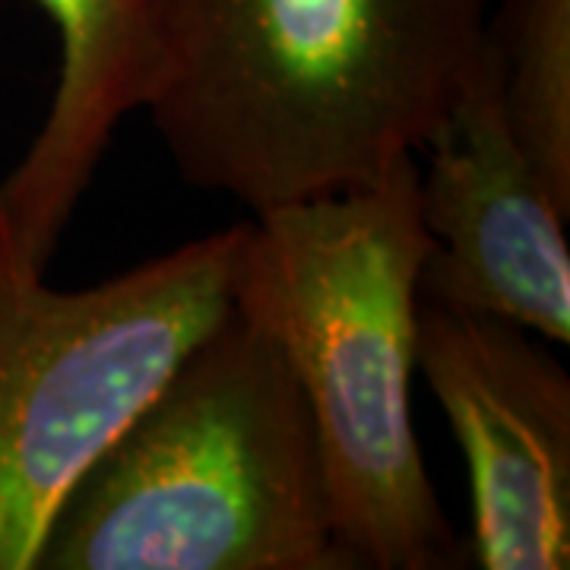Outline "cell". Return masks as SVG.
Wrapping results in <instances>:
<instances>
[{
	"instance_id": "6da1fadb",
	"label": "cell",
	"mask_w": 570,
	"mask_h": 570,
	"mask_svg": "<svg viewBox=\"0 0 570 570\" xmlns=\"http://www.w3.org/2000/svg\"><path fill=\"white\" fill-rule=\"evenodd\" d=\"M491 0H156L142 108L184 184L254 216L381 181L448 124Z\"/></svg>"
},
{
	"instance_id": "7a4b0ae2",
	"label": "cell",
	"mask_w": 570,
	"mask_h": 570,
	"mask_svg": "<svg viewBox=\"0 0 570 570\" xmlns=\"http://www.w3.org/2000/svg\"><path fill=\"white\" fill-rule=\"evenodd\" d=\"M419 163L247 223L232 305L283 348L311 409L346 570L463 568L412 425L422 273Z\"/></svg>"
},
{
	"instance_id": "3957f363",
	"label": "cell",
	"mask_w": 570,
	"mask_h": 570,
	"mask_svg": "<svg viewBox=\"0 0 570 570\" xmlns=\"http://www.w3.org/2000/svg\"><path fill=\"white\" fill-rule=\"evenodd\" d=\"M36 570H346L283 348L232 307L63 498Z\"/></svg>"
},
{
	"instance_id": "277c9868",
	"label": "cell",
	"mask_w": 570,
	"mask_h": 570,
	"mask_svg": "<svg viewBox=\"0 0 570 570\" xmlns=\"http://www.w3.org/2000/svg\"><path fill=\"white\" fill-rule=\"evenodd\" d=\"M247 223L80 292L0 216V570H36L70 489L232 314Z\"/></svg>"
},
{
	"instance_id": "5b68a950",
	"label": "cell",
	"mask_w": 570,
	"mask_h": 570,
	"mask_svg": "<svg viewBox=\"0 0 570 570\" xmlns=\"http://www.w3.org/2000/svg\"><path fill=\"white\" fill-rule=\"evenodd\" d=\"M415 367L466 453L482 570L570 564V377L527 326L419 302Z\"/></svg>"
},
{
	"instance_id": "8992f818",
	"label": "cell",
	"mask_w": 570,
	"mask_h": 570,
	"mask_svg": "<svg viewBox=\"0 0 570 570\" xmlns=\"http://www.w3.org/2000/svg\"><path fill=\"white\" fill-rule=\"evenodd\" d=\"M419 209L434 247L422 298L491 314L549 343L570 340L568 213L510 130L498 63L485 58L425 146Z\"/></svg>"
},
{
	"instance_id": "52a82bcc",
	"label": "cell",
	"mask_w": 570,
	"mask_h": 570,
	"mask_svg": "<svg viewBox=\"0 0 570 570\" xmlns=\"http://www.w3.org/2000/svg\"><path fill=\"white\" fill-rule=\"evenodd\" d=\"M61 29V80L39 137L0 181V216L39 269L102 163L124 115L142 108L156 58V0H39Z\"/></svg>"
},
{
	"instance_id": "ba28073f",
	"label": "cell",
	"mask_w": 570,
	"mask_h": 570,
	"mask_svg": "<svg viewBox=\"0 0 570 570\" xmlns=\"http://www.w3.org/2000/svg\"><path fill=\"white\" fill-rule=\"evenodd\" d=\"M485 39L510 130L570 216V0H498Z\"/></svg>"
}]
</instances>
